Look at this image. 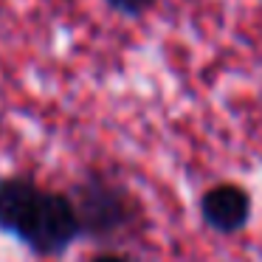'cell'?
<instances>
[{
    "mask_svg": "<svg viewBox=\"0 0 262 262\" xmlns=\"http://www.w3.org/2000/svg\"><path fill=\"white\" fill-rule=\"evenodd\" d=\"M37 200H40V189L31 181H26V178L6 181L0 186V228L23 237Z\"/></svg>",
    "mask_w": 262,
    "mask_h": 262,
    "instance_id": "4",
    "label": "cell"
},
{
    "mask_svg": "<svg viewBox=\"0 0 262 262\" xmlns=\"http://www.w3.org/2000/svg\"><path fill=\"white\" fill-rule=\"evenodd\" d=\"M200 217L217 234H237L251 220V194L239 183H217L200 198Z\"/></svg>",
    "mask_w": 262,
    "mask_h": 262,
    "instance_id": "3",
    "label": "cell"
},
{
    "mask_svg": "<svg viewBox=\"0 0 262 262\" xmlns=\"http://www.w3.org/2000/svg\"><path fill=\"white\" fill-rule=\"evenodd\" d=\"M113 12L124 14V17H144L158 6V0H104Z\"/></svg>",
    "mask_w": 262,
    "mask_h": 262,
    "instance_id": "5",
    "label": "cell"
},
{
    "mask_svg": "<svg viewBox=\"0 0 262 262\" xmlns=\"http://www.w3.org/2000/svg\"><path fill=\"white\" fill-rule=\"evenodd\" d=\"M74 209H76V217H79V231L110 234L127 223L124 192L102 181H91L88 186H82Z\"/></svg>",
    "mask_w": 262,
    "mask_h": 262,
    "instance_id": "2",
    "label": "cell"
},
{
    "mask_svg": "<svg viewBox=\"0 0 262 262\" xmlns=\"http://www.w3.org/2000/svg\"><path fill=\"white\" fill-rule=\"evenodd\" d=\"M76 234H79V217H76L74 200H68L65 194L40 192V200L20 239H26L40 254H57Z\"/></svg>",
    "mask_w": 262,
    "mask_h": 262,
    "instance_id": "1",
    "label": "cell"
},
{
    "mask_svg": "<svg viewBox=\"0 0 262 262\" xmlns=\"http://www.w3.org/2000/svg\"><path fill=\"white\" fill-rule=\"evenodd\" d=\"M93 262H124L121 256H113V254H102V256H96Z\"/></svg>",
    "mask_w": 262,
    "mask_h": 262,
    "instance_id": "6",
    "label": "cell"
}]
</instances>
